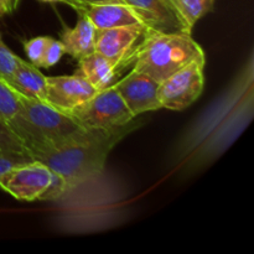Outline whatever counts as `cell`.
<instances>
[{"label":"cell","mask_w":254,"mask_h":254,"mask_svg":"<svg viewBox=\"0 0 254 254\" xmlns=\"http://www.w3.org/2000/svg\"><path fill=\"white\" fill-rule=\"evenodd\" d=\"M50 39H51L50 36H37L25 42V52H26L30 62L36 67H41L42 57H44L45 50H46Z\"/></svg>","instance_id":"cell-19"},{"label":"cell","mask_w":254,"mask_h":254,"mask_svg":"<svg viewBox=\"0 0 254 254\" xmlns=\"http://www.w3.org/2000/svg\"><path fill=\"white\" fill-rule=\"evenodd\" d=\"M20 109V94L0 77V118L9 123Z\"/></svg>","instance_id":"cell-17"},{"label":"cell","mask_w":254,"mask_h":254,"mask_svg":"<svg viewBox=\"0 0 254 254\" xmlns=\"http://www.w3.org/2000/svg\"><path fill=\"white\" fill-rule=\"evenodd\" d=\"M133 117L161 108L159 101V83L146 74L131 69L126 77L113 83Z\"/></svg>","instance_id":"cell-9"},{"label":"cell","mask_w":254,"mask_h":254,"mask_svg":"<svg viewBox=\"0 0 254 254\" xmlns=\"http://www.w3.org/2000/svg\"><path fill=\"white\" fill-rule=\"evenodd\" d=\"M97 89L79 74L46 77L45 101L68 114L77 106L96 94Z\"/></svg>","instance_id":"cell-10"},{"label":"cell","mask_w":254,"mask_h":254,"mask_svg":"<svg viewBox=\"0 0 254 254\" xmlns=\"http://www.w3.org/2000/svg\"><path fill=\"white\" fill-rule=\"evenodd\" d=\"M193 61L206 62V56L192 34L148 29L129 59L128 67L160 83Z\"/></svg>","instance_id":"cell-2"},{"label":"cell","mask_w":254,"mask_h":254,"mask_svg":"<svg viewBox=\"0 0 254 254\" xmlns=\"http://www.w3.org/2000/svg\"><path fill=\"white\" fill-rule=\"evenodd\" d=\"M76 11L78 15H84L97 30L143 25L135 12L122 0H107L82 5L77 7Z\"/></svg>","instance_id":"cell-11"},{"label":"cell","mask_w":254,"mask_h":254,"mask_svg":"<svg viewBox=\"0 0 254 254\" xmlns=\"http://www.w3.org/2000/svg\"><path fill=\"white\" fill-rule=\"evenodd\" d=\"M9 84L21 96L32 99L45 101L46 97V76L41 73L39 67L20 60L19 64L15 68Z\"/></svg>","instance_id":"cell-14"},{"label":"cell","mask_w":254,"mask_h":254,"mask_svg":"<svg viewBox=\"0 0 254 254\" xmlns=\"http://www.w3.org/2000/svg\"><path fill=\"white\" fill-rule=\"evenodd\" d=\"M78 66L77 74L83 77L97 91L112 86L119 74L118 67L96 51L79 59Z\"/></svg>","instance_id":"cell-13"},{"label":"cell","mask_w":254,"mask_h":254,"mask_svg":"<svg viewBox=\"0 0 254 254\" xmlns=\"http://www.w3.org/2000/svg\"><path fill=\"white\" fill-rule=\"evenodd\" d=\"M0 154L32 159L21 139L1 118H0Z\"/></svg>","instance_id":"cell-16"},{"label":"cell","mask_w":254,"mask_h":254,"mask_svg":"<svg viewBox=\"0 0 254 254\" xmlns=\"http://www.w3.org/2000/svg\"><path fill=\"white\" fill-rule=\"evenodd\" d=\"M9 12H10V9H9V5H7V0H0V17L9 14Z\"/></svg>","instance_id":"cell-23"},{"label":"cell","mask_w":254,"mask_h":254,"mask_svg":"<svg viewBox=\"0 0 254 254\" xmlns=\"http://www.w3.org/2000/svg\"><path fill=\"white\" fill-rule=\"evenodd\" d=\"M136 126L130 122L118 128L83 129L59 143L32 149L30 155L59 174L69 191L99 175L112 149Z\"/></svg>","instance_id":"cell-1"},{"label":"cell","mask_w":254,"mask_h":254,"mask_svg":"<svg viewBox=\"0 0 254 254\" xmlns=\"http://www.w3.org/2000/svg\"><path fill=\"white\" fill-rule=\"evenodd\" d=\"M32 161V159L27 158H21V156H12V155H4V154H0V176L7 171L9 169H11L12 166L19 165V164L29 163Z\"/></svg>","instance_id":"cell-21"},{"label":"cell","mask_w":254,"mask_h":254,"mask_svg":"<svg viewBox=\"0 0 254 254\" xmlns=\"http://www.w3.org/2000/svg\"><path fill=\"white\" fill-rule=\"evenodd\" d=\"M68 114L86 129L118 128L134 121L133 114L113 84L97 91Z\"/></svg>","instance_id":"cell-4"},{"label":"cell","mask_w":254,"mask_h":254,"mask_svg":"<svg viewBox=\"0 0 254 254\" xmlns=\"http://www.w3.org/2000/svg\"><path fill=\"white\" fill-rule=\"evenodd\" d=\"M20 0H7V5H9V9H10V12L14 11L15 9L17 7V5H19Z\"/></svg>","instance_id":"cell-24"},{"label":"cell","mask_w":254,"mask_h":254,"mask_svg":"<svg viewBox=\"0 0 254 254\" xmlns=\"http://www.w3.org/2000/svg\"><path fill=\"white\" fill-rule=\"evenodd\" d=\"M97 29L84 15H79L78 21L73 27H64L61 39L64 54H68L78 61L84 56L94 52Z\"/></svg>","instance_id":"cell-12"},{"label":"cell","mask_w":254,"mask_h":254,"mask_svg":"<svg viewBox=\"0 0 254 254\" xmlns=\"http://www.w3.org/2000/svg\"><path fill=\"white\" fill-rule=\"evenodd\" d=\"M64 55V49L62 42L60 41V40L52 39L51 37L49 44H47L46 50H45L44 57H42L41 67L50 68V67L55 66L56 64H59V61L62 59Z\"/></svg>","instance_id":"cell-20"},{"label":"cell","mask_w":254,"mask_h":254,"mask_svg":"<svg viewBox=\"0 0 254 254\" xmlns=\"http://www.w3.org/2000/svg\"><path fill=\"white\" fill-rule=\"evenodd\" d=\"M27 150L59 143L83 130L69 114L55 108L46 101L27 98L20 94V109L9 122Z\"/></svg>","instance_id":"cell-3"},{"label":"cell","mask_w":254,"mask_h":254,"mask_svg":"<svg viewBox=\"0 0 254 254\" xmlns=\"http://www.w3.org/2000/svg\"><path fill=\"white\" fill-rule=\"evenodd\" d=\"M20 57L15 55L2 40L0 34V77L9 83L15 68L20 62Z\"/></svg>","instance_id":"cell-18"},{"label":"cell","mask_w":254,"mask_h":254,"mask_svg":"<svg viewBox=\"0 0 254 254\" xmlns=\"http://www.w3.org/2000/svg\"><path fill=\"white\" fill-rule=\"evenodd\" d=\"M205 64L203 61L191 62L159 83L161 108L184 111L200 98L205 87Z\"/></svg>","instance_id":"cell-5"},{"label":"cell","mask_w":254,"mask_h":254,"mask_svg":"<svg viewBox=\"0 0 254 254\" xmlns=\"http://www.w3.org/2000/svg\"><path fill=\"white\" fill-rule=\"evenodd\" d=\"M146 31L148 29L143 25L97 30L94 50L113 62L121 72L128 67L129 59Z\"/></svg>","instance_id":"cell-7"},{"label":"cell","mask_w":254,"mask_h":254,"mask_svg":"<svg viewBox=\"0 0 254 254\" xmlns=\"http://www.w3.org/2000/svg\"><path fill=\"white\" fill-rule=\"evenodd\" d=\"M55 173L37 160L12 166L0 176V189L16 200H42L52 185Z\"/></svg>","instance_id":"cell-6"},{"label":"cell","mask_w":254,"mask_h":254,"mask_svg":"<svg viewBox=\"0 0 254 254\" xmlns=\"http://www.w3.org/2000/svg\"><path fill=\"white\" fill-rule=\"evenodd\" d=\"M101 1H107V0H64V4L69 5V6L73 7L74 10H76L77 7L82 6V5L92 4V2H101Z\"/></svg>","instance_id":"cell-22"},{"label":"cell","mask_w":254,"mask_h":254,"mask_svg":"<svg viewBox=\"0 0 254 254\" xmlns=\"http://www.w3.org/2000/svg\"><path fill=\"white\" fill-rule=\"evenodd\" d=\"M215 2L216 0H175L179 12L191 31L198 20L212 11Z\"/></svg>","instance_id":"cell-15"},{"label":"cell","mask_w":254,"mask_h":254,"mask_svg":"<svg viewBox=\"0 0 254 254\" xmlns=\"http://www.w3.org/2000/svg\"><path fill=\"white\" fill-rule=\"evenodd\" d=\"M41 1H46V2H64V0H41Z\"/></svg>","instance_id":"cell-25"},{"label":"cell","mask_w":254,"mask_h":254,"mask_svg":"<svg viewBox=\"0 0 254 254\" xmlns=\"http://www.w3.org/2000/svg\"><path fill=\"white\" fill-rule=\"evenodd\" d=\"M134 12L141 24L158 32L192 34L176 7L175 0H122Z\"/></svg>","instance_id":"cell-8"}]
</instances>
